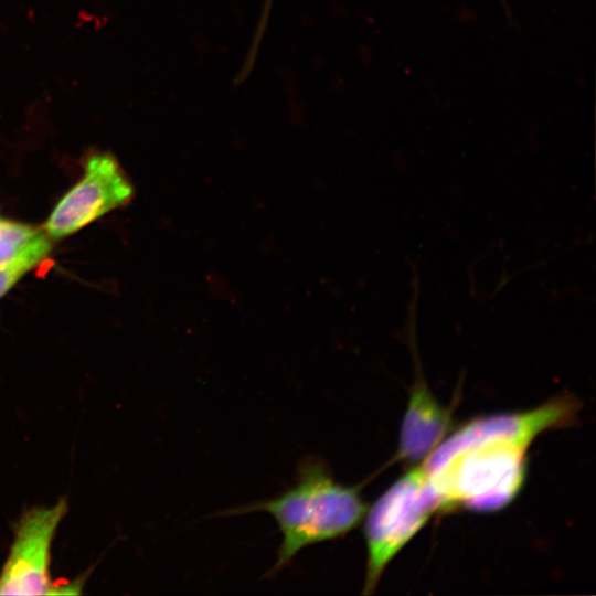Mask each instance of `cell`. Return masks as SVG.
Instances as JSON below:
<instances>
[{"label": "cell", "mask_w": 596, "mask_h": 596, "mask_svg": "<svg viewBox=\"0 0 596 596\" xmlns=\"http://www.w3.org/2000/svg\"><path fill=\"white\" fill-rule=\"evenodd\" d=\"M529 444L513 413L475 418L456 429L422 462L444 511L492 512L521 490Z\"/></svg>", "instance_id": "1"}, {"label": "cell", "mask_w": 596, "mask_h": 596, "mask_svg": "<svg viewBox=\"0 0 596 596\" xmlns=\"http://www.w3.org/2000/svg\"><path fill=\"white\" fill-rule=\"evenodd\" d=\"M366 509L359 485L338 482L321 458L309 456L299 461L291 487L274 498L227 513L265 511L274 518L281 533L277 558L269 570L275 575L301 550L351 532Z\"/></svg>", "instance_id": "2"}, {"label": "cell", "mask_w": 596, "mask_h": 596, "mask_svg": "<svg viewBox=\"0 0 596 596\" xmlns=\"http://www.w3.org/2000/svg\"><path fill=\"white\" fill-rule=\"evenodd\" d=\"M438 511L443 499L423 465L411 467L366 509L364 595L374 593L387 565Z\"/></svg>", "instance_id": "3"}, {"label": "cell", "mask_w": 596, "mask_h": 596, "mask_svg": "<svg viewBox=\"0 0 596 596\" xmlns=\"http://www.w3.org/2000/svg\"><path fill=\"white\" fill-rule=\"evenodd\" d=\"M414 269L413 296L405 323L406 341L413 352L415 376L402 419L394 459L406 465L424 462L446 438L451 427L453 411L443 405L426 383L417 349L416 312L418 277Z\"/></svg>", "instance_id": "4"}, {"label": "cell", "mask_w": 596, "mask_h": 596, "mask_svg": "<svg viewBox=\"0 0 596 596\" xmlns=\"http://www.w3.org/2000/svg\"><path fill=\"white\" fill-rule=\"evenodd\" d=\"M134 188L117 160L106 152L92 153L83 178L58 202L46 224L49 237L71 235L105 213L126 204Z\"/></svg>", "instance_id": "5"}, {"label": "cell", "mask_w": 596, "mask_h": 596, "mask_svg": "<svg viewBox=\"0 0 596 596\" xmlns=\"http://www.w3.org/2000/svg\"><path fill=\"white\" fill-rule=\"evenodd\" d=\"M66 510L65 500H61L50 508L32 509L21 518L0 573V595L53 594L51 545Z\"/></svg>", "instance_id": "6"}, {"label": "cell", "mask_w": 596, "mask_h": 596, "mask_svg": "<svg viewBox=\"0 0 596 596\" xmlns=\"http://www.w3.org/2000/svg\"><path fill=\"white\" fill-rule=\"evenodd\" d=\"M51 251L47 237L38 232L11 259L0 265V297L44 259Z\"/></svg>", "instance_id": "7"}, {"label": "cell", "mask_w": 596, "mask_h": 596, "mask_svg": "<svg viewBox=\"0 0 596 596\" xmlns=\"http://www.w3.org/2000/svg\"><path fill=\"white\" fill-rule=\"evenodd\" d=\"M38 232L31 226L0 219V265L15 256Z\"/></svg>", "instance_id": "8"}]
</instances>
